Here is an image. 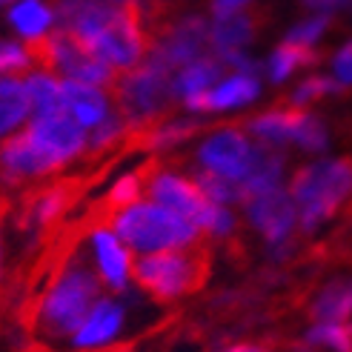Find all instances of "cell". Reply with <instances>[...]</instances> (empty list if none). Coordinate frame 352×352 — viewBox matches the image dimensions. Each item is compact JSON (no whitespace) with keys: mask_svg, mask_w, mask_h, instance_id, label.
<instances>
[{"mask_svg":"<svg viewBox=\"0 0 352 352\" xmlns=\"http://www.w3.org/2000/svg\"><path fill=\"white\" fill-rule=\"evenodd\" d=\"M98 298H100V275H95V270L86 261L72 258L43 295L38 315H34V329L46 341L72 338L83 318L98 304Z\"/></svg>","mask_w":352,"mask_h":352,"instance_id":"6da1fadb","label":"cell"},{"mask_svg":"<svg viewBox=\"0 0 352 352\" xmlns=\"http://www.w3.org/2000/svg\"><path fill=\"white\" fill-rule=\"evenodd\" d=\"M109 226L126 243V250L140 255L164 252V250H186V246H195L201 235L186 218L175 215L172 209L155 201L152 204L135 201L123 209H115Z\"/></svg>","mask_w":352,"mask_h":352,"instance_id":"7a4b0ae2","label":"cell"},{"mask_svg":"<svg viewBox=\"0 0 352 352\" xmlns=\"http://www.w3.org/2000/svg\"><path fill=\"white\" fill-rule=\"evenodd\" d=\"M289 195L298 209V226L309 235L352 198V161H318L292 175Z\"/></svg>","mask_w":352,"mask_h":352,"instance_id":"3957f363","label":"cell"},{"mask_svg":"<svg viewBox=\"0 0 352 352\" xmlns=\"http://www.w3.org/2000/svg\"><path fill=\"white\" fill-rule=\"evenodd\" d=\"M144 192H149V198L155 204H161V206L172 209L175 215L186 218L198 232L226 238L235 230V218H232L230 209L212 204L198 189L195 181L184 178V175H178V172H169V169H155L152 172V169H146Z\"/></svg>","mask_w":352,"mask_h":352,"instance_id":"277c9868","label":"cell"},{"mask_svg":"<svg viewBox=\"0 0 352 352\" xmlns=\"http://www.w3.org/2000/svg\"><path fill=\"white\" fill-rule=\"evenodd\" d=\"M132 275L155 301L169 304L175 298L195 292L206 278V252L195 246L186 250H164L144 255L132 263Z\"/></svg>","mask_w":352,"mask_h":352,"instance_id":"5b68a950","label":"cell"},{"mask_svg":"<svg viewBox=\"0 0 352 352\" xmlns=\"http://www.w3.org/2000/svg\"><path fill=\"white\" fill-rule=\"evenodd\" d=\"M26 49L32 55V63H41V69L60 72L69 80H83L92 86H115L112 66L103 63L72 32L55 29L38 41H29Z\"/></svg>","mask_w":352,"mask_h":352,"instance_id":"8992f818","label":"cell"},{"mask_svg":"<svg viewBox=\"0 0 352 352\" xmlns=\"http://www.w3.org/2000/svg\"><path fill=\"white\" fill-rule=\"evenodd\" d=\"M115 92L118 109L129 120V126L149 123L169 107V98H175L172 69L149 52V58L140 63V69H129V75L115 83Z\"/></svg>","mask_w":352,"mask_h":352,"instance_id":"52a82bcc","label":"cell"},{"mask_svg":"<svg viewBox=\"0 0 352 352\" xmlns=\"http://www.w3.org/2000/svg\"><path fill=\"white\" fill-rule=\"evenodd\" d=\"M86 46L103 63L118 69V72L135 69L146 58V38H144V26H140V9L135 3L115 9L109 14V21L86 41Z\"/></svg>","mask_w":352,"mask_h":352,"instance_id":"ba28073f","label":"cell"},{"mask_svg":"<svg viewBox=\"0 0 352 352\" xmlns=\"http://www.w3.org/2000/svg\"><path fill=\"white\" fill-rule=\"evenodd\" d=\"M26 135L58 169L86 149V129L66 109L34 115Z\"/></svg>","mask_w":352,"mask_h":352,"instance_id":"9c48e42d","label":"cell"},{"mask_svg":"<svg viewBox=\"0 0 352 352\" xmlns=\"http://www.w3.org/2000/svg\"><path fill=\"white\" fill-rule=\"evenodd\" d=\"M255 155V144L246 132L241 129H218L209 138H204V144L198 146V161L204 169H212L218 175H226L235 184L246 175Z\"/></svg>","mask_w":352,"mask_h":352,"instance_id":"30bf717a","label":"cell"},{"mask_svg":"<svg viewBox=\"0 0 352 352\" xmlns=\"http://www.w3.org/2000/svg\"><path fill=\"white\" fill-rule=\"evenodd\" d=\"M243 206H246V215H250V223L267 238L270 246L289 241V235L298 226V209H295L289 189L275 186V189L263 192V195L252 198Z\"/></svg>","mask_w":352,"mask_h":352,"instance_id":"8fae6325","label":"cell"},{"mask_svg":"<svg viewBox=\"0 0 352 352\" xmlns=\"http://www.w3.org/2000/svg\"><path fill=\"white\" fill-rule=\"evenodd\" d=\"M206 46H209V21H204V17H186V21H181L175 29L166 32V38L155 43L152 55L157 60H164L172 72H178L189 60L201 58Z\"/></svg>","mask_w":352,"mask_h":352,"instance_id":"7c38bea8","label":"cell"},{"mask_svg":"<svg viewBox=\"0 0 352 352\" xmlns=\"http://www.w3.org/2000/svg\"><path fill=\"white\" fill-rule=\"evenodd\" d=\"M55 169L58 166L32 144L26 132L9 138L6 144L0 146V181L3 184L34 181V178H43V175L55 172Z\"/></svg>","mask_w":352,"mask_h":352,"instance_id":"4fadbf2b","label":"cell"},{"mask_svg":"<svg viewBox=\"0 0 352 352\" xmlns=\"http://www.w3.org/2000/svg\"><path fill=\"white\" fill-rule=\"evenodd\" d=\"M89 243H92V252H95L100 280H107L115 292H129L132 261H129L126 243H123L112 232V226H107V223H98L89 232Z\"/></svg>","mask_w":352,"mask_h":352,"instance_id":"5bb4252c","label":"cell"},{"mask_svg":"<svg viewBox=\"0 0 352 352\" xmlns=\"http://www.w3.org/2000/svg\"><path fill=\"white\" fill-rule=\"evenodd\" d=\"M123 324H126V307L115 298H98V304L69 341L75 349H100L120 336Z\"/></svg>","mask_w":352,"mask_h":352,"instance_id":"9a60e30c","label":"cell"},{"mask_svg":"<svg viewBox=\"0 0 352 352\" xmlns=\"http://www.w3.org/2000/svg\"><path fill=\"white\" fill-rule=\"evenodd\" d=\"M280 175H284V152L272 144H255V155L252 164L246 169V175L238 181V192H241V204H250L252 198L263 195L275 186H280Z\"/></svg>","mask_w":352,"mask_h":352,"instance_id":"2e32d148","label":"cell"},{"mask_svg":"<svg viewBox=\"0 0 352 352\" xmlns=\"http://www.w3.org/2000/svg\"><path fill=\"white\" fill-rule=\"evenodd\" d=\"M60 95H63V109L72 115L83 129H92L109 115V100L100 92V86L83 83V80H60Z\"/></svg>","mask_w":352,"mask_h":352,"instance_id":"e0dca14e","label":"cell"},{"mask_svg":"<svg viewBox=\"0 0 352 352\" xmlns=\"http://www.w3.org/2000/svg\"><path fill=\"white\" fill-rule=\"evenodd\" d=\"M304 109L301 107H284V109H270L258 118H252L246 123V132H250L261 144H272V146H284L295 140V132L304 120Z\"/></svg>","mask_w":352,"mask_h":352,"instance_id":"ac0fdd59","label":"cell"},{"mask_svg":"<svg viewBox=\"0 0 352 352\" xmlns=\"http://www.w3.org/2000/svg\"><path fill=\"white\" fill-rule=\"evenodd\" d=\"M226 72L218 55H201L195 60H189L186 66L178 69V75L172 78V95L175 98H189L198 92H209L212 86L221 80V75Z\"/></svg>","mask_w":352,"mask_h":352,"instance_id":"d6986e66","label":"cell"},{"mask_svg":"<svg viewBox=\"0 0 352 352\" xmlns=\"http://www.w3.org/2000/svg\"><path fill=\"white\" fill-rule=\"evenodd\" d=\"M69 195H72L69 186H46V189L32 192L26 206H23V226L29 232L46 230V226L66 209Z\"/></svg>","mask_w":352,"mask_h":352,"instance_id":"ffe728a7","label":"cell"},{"mask_svg":"<svg viewBox=\"0 0 352 352\" xmlns=\"http://www.w3.org/2000/svg\"><path fill=\"white\" fill-rule=\"evenodd\" d=\"M255 34V21L243 12H232L215 17L209 23V46L215 49V55H223V52H241L246 43L252 41Z\"/></svg>","mask_w":352,"mask_h":352,"instance_id":"44dd1931","label":"cell"},{"mask_svg":"<svg viewBox=\"0 0 352 352\" xmlns=\"http://www.w3.org/2000/svg\"><path fill=\"white\" fill-rule=\"evenodd\" d=\"M258 92H261L258 75L232 72L226 80H218L215 89H209V112L235 109V107H243V103H252Z\"/></svg>","mask_w":352,"mask_h":352,"instance_id":"7402d4cb","label":"cell"},{"mask_svg":"<svg viewBox=\"0 0 352 352\" xmlns=\"http://www.w3.org/2000/svg\"><path fill=\"white\" fill-rule=\"evenodd\" d=\"M32 103L26 83L17 78H0V138L14 132L29 118Z\"/></svg>","mask_w":352,"mask_h":352,"instance_id":"603a6c76","label":"cell"},{"mask_svg":"<svg viewBox=\"0 0 352 352\" xmlns=\"http://www.w3.org/2000/svg\"><path fill=\"white\" fill-rule=\"evenodd\" d=\"M352 315V280H332L312 301L315 321H346Z\"/></svg>","mask_w":352,"mask_h":352,"instance_id":"cb8c5ba5","label":"cell"},{"mask_svg":"<svg viewBox=\"0 0 352 352\" xmlns=\"http://www.w3.org/2000/svg\"><path fill=\"white\" fill-rule=\"evenodd\" d=\"M52 21H55V14H52V9H46L41 0H17L9 12V23L21 32L26 41H38L43 34H49Z\"/></svg>","mask_w":352,"mask_h":352,"instance_id":"d4e9b609","label":"cell"},{"mask_svg":"<svg viewBox=\"0 0 352 352\" xmlns=\"http://www.w3.org/2000/svg\"><path fill=\"white\" fill-rule=\"evenodd\" d=\"M23 83H26V92H29L32 115H46V112L63 109L60 80L55 78V72H49V69H38V72H32Z\"/></svg>","mask_w":352,"mask_h":352,"instance_id":"484cf974","label":"cell"},{"mask_svg":"<svg viewBox=\"0 0 352 352\" xmlns=\"http://www.w3.org/2000/svg\"><path fill=\"white\" fill-rule=\"evenodd\" d=\"M312 63H318V52H315L312 46H301V43L284 41L272 52L267 69H270V78L275 83H280V80H287L295 69H304V66H312Z\"/></svg>","mask_w":352,"mask_h":352,"instance_id":"4316f807","label":"cell"},{"mask_svg":"<svg viewBox=\"0 0 352 352\" xmlns=\"http://www.w3.org/2000/svg\"><path fill=\"white\" fill-rule=\"evenodd\" d=\"M195 184L204 195L218 204V206H230V204H241V192H238V184L232 178H226V175H218L212 169H198L195 172Z\"/></svg>","mask_w":352,"mask_h":352,"instance_id":"83f0119b","label":"cell"},{"mask_svg":"<svg viewBox=\"0 0 352 352\" xmlns=\"http://www.w3.org/2000/svg\"><path fill=\"white\" fill-rule=\"evenodd\" d=\"M312 346H329L336 352H352V327L346 321H315L307 332Z\"/></svg>","mask_w":352,"mask_h":352,"instance_id":"f1b7e54d","label":"cell"},{"mask_svg":"<svg viewBox=\"0 0 352 352\" xmlns=\"http://www.w3.org/2000/svg\"><path fill=\"white\" fill-rule=\"evenodd\" d=\"M126 129H129V120L123 118V112L120 109L109 112L100 123L92 126V135L86 138V152H100V149L118 144V140L126 135Z\"/></svg>","mask_w":352,"mask_h":352,"instance_id":"f546056e","label":"cell"},{"mask_svg":"<svg viewBox=\"0 0 352 352\" xmlns=\"http://www.w3.org/2000/svg\"><path fill=\"white\" fill-rule=\"evenodd\" d=\"M195 132H198V120H164L149 129L146 144L149 146H175V144L189 140Z\"/></svg>","mask_w":352,"mask_h":352,"instance_id":"4dcf8cb0","label":"cell"},{"mask_svg":"<svg viewBox=\"0 0 352 352\" xmlns=\"http://www.w3.org/2000/svg\"><path fill=\"white\" fill-rule=\"evenodd\" d=\"M144 186H146V172H129V175H123V178L109 189V206H112V212H115V209H123V206L140 201V195H144Z\"/></svg>","mask_w":352,"mask_h":352,"instance_id":"1f68e13d","label":"cell"},{"mask_svg":"<svg viewBox=\"0 0 352 352\" xmlns=\"http://www.w3.org/2000/svg\"><path fill=\"white\" fill-rule=\"evenodd\" d=\"M332 92H344V86L336 80V78H324V75H312L307 78L298 89L292 92V107H304L309 100H318L324 95H332Z\"/></svg>","mask_w":352,"mask_h":352,"instance_id":"d6a6232c","label":"cell"},{"mask_svg":"<svg viewBox=\"0 0 352 352\" xmlns=\"http://www.w3.org/2000/svg\"><path fill=\"white\" fill-rule=\"evenodd\" d=\"M292 144H298L307 152H324L327 149V126L315 115H304V120H301V126H298Z\"/></svg>","mask_w":352,"mask_h":352,"instance_id":"836d02e7","label":"cell"},{"mask_svg":"<svg viewBox=\"0 0 352 352\" xmlns=\"http://www.w3.org/2000/svg\"><path fill=\"white\" fill-rule=\"evenodd\" d=\"M327 26H329V14L318 12L315 17H309V21H304V23H298L295 29H289L287 41L289 43H301V46H312L327 32Z\"/></svg>","mask_w":352,"mask_h":352,"instance_id":"e575fe53","label":"cell"},{"mask_svg":"<svg viewBox=\"0 0 352 352\" xmlns=\"http://www.w3.org/2000/svg\"><path fill=\"white\" fill-rule=\"evenodd\" d=\"M32 66V55L29 49L12 41H0V75L6 72H17V69Z\"/></svg>","mask_w":352,"mask_h":352,"instance_id":"d590c367","label":"cell"},{"mask_svg":"<svg viewBox=\"0 0 352 352\" xmlns=\"http://www.w3.org/2000/svg\"><path fill=\"white\" fill-rule=\"evenodd\" d=\"M332 75H336V80L344 86H352V41L341 46V52L336 58H332Z\"/></svg>","mask_w":352,"mask_h":352,"instance_id":"8d00e7d4","label":"cell"},{"mask_svg":"<svg viewBox=\"0 0 352 352\" xmlns=\"http://www.w3.org/2000/svg\"><path fill=\"white\" fill-rule=\"evenodd\" d=\"M250 0H212V14L223 17V14H232V12H243V6Z\"/></svg>","mask_w":352,"mask_h":352,"instance_id":"74e56055","label":"cell"},{"mask_svg":"<svg viewBox=\"0 0 352 352\" xmlns=\"http://www.w3.org/2000/svg\"><path fill=\"white\" fill-rule=\"evenodd\" d=\"M304 3H307L309 9H315V12H324V14H329L332 9L352 6V0H304Z\"/></svg>","mask_w":352,"mask_h":352,"instance_id":"f35d334b","label":"cell"},{"mask_svg":"<svg viewBox=\"0 0 352 352\" xmlns=\"http://www.w3.org/2000/svg\"><path fill=\"white\" fill-rule=\"evenodd\" d=\"M132 3H135L140 12H149V9H155V6H157V0H132Z\"/></svg>","mask_w":352,"mask_h":352,"instance_id":"ab89813d","label":"cell"},{"mask_svg":"<svg viewBox=\"0 0 352 352\" xmlns=\"http://www.w3.org/2000/svg\"><path fill=\"white\" fill-rule=\"evenodd\" d=\"M107 3H112V6H129L132 0H107Z\"/></svg>","mask_w":352,"mask_h":352,"instance_id":"60d3db41","label":"cell"},{"mask_svg":"<svg viewBox=\"0 0 352 352\" xmlns=\"http://www.w3.org/2000/svg\"><path fill=\"white\" fill-rule=\"evenodd\" d=\"M9 3H17V0H0V6H9Z\"/></svg>","mask_w":352,"mask_h":352,"instance_id":"b9f144b4","label":"cell"},{"mask_svg":"<svg viewBox=\"0 0 352 352\" xmlns=\"http://www.w3.org/2000/svg\"><path fill=\"white\" fill-rule=\"evenodd\" d=\"M250 352H263V349H258V346H252V349H250Z\"/></svg>","mask_w":352,"mask_h":352,"instance_id":"7bdbcfd3","label":"cell"}]
</instances>
